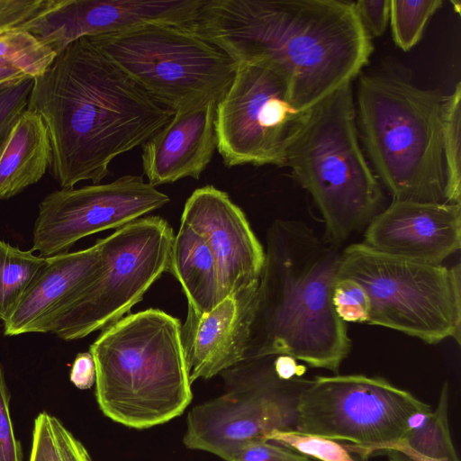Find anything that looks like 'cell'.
Listing matches in <instances>:
<instances>
[{
    "instance_id": "obj_1",
    "label": "cell",
    "mask_w": 461,
    "mask_h": 461,
    "mask_svg": "<svg viewBox=\"0 0 461 461\" xmlns=\"http://www.w3.org/2000/svg\"><path fill=\"white\" fill-rule=\"evenodd\" d=\"M188 27L238 63L275 69L299 112L351 82L373 51L348 1L204 0Z\"/></svg>"
},
{
    "instance_id": "obj_2",
    "label": "cell",
    "mask_w": 461,
    "mask_h": 461,
    "mask_svg": "<svg viewBox=\"0 0 461 461\" xmlns=\"http://www.w3.org/2000/svg\"><path fill=\"white\" fill-rule=\"evenodd\" d=\"M27 109L47 126L50 172L61 189L81 181L100 184L116 157L142 146L175 114L90 37L71 42L34 78Z\"/></svg>"
},
{
    "instance_id": "obj_3",
    "label": "cell",
    "mask_w": 461,
    "mask_h": 461,
    "mask_svg": "<svg viewBox=\"0 0 461 461\" xmlns=\"http://www.w3.org/2000/svg\"><path fill=\"white\" fill-rule=\"evenodd\" d=\"M340 258L306 223L272 222L244 359L288 355L338 372L351 348L331 299Z\"/></svg>"
},
{
    "instance_id": "obj_4",
    "label": "cell",
    "mask_w": 461,
    "mask_h": 461,
    "mask_svg": "<svg viewBox=\"0 0 461 461\" xmlns=\"http://www.w3.org/2000/svg\"><path fill=\"white\" fill-rule=\"evenodd\" d=\"M178 319L158 309L127 315L89 348L102 412L144 429L180 416L193 399Z\"/></svg>"
},
{
    "instance_id": "obj_5",
    "label": "cell",
    "mask_w": 461,
    "mask_h": 461,
    "mask_svg": "<svg viewBox=\"0 0 461 461\" xmlns=\"http://www.w3.org/2000/svg\"><path fill=\"white\" fill-rule=\"evenodd\" d=\"M351 82L303 112L286 140L284 166L315 202L325 239L339 247L366 227L383 201L360 148Z\"/></svg>"
},
{
    "instance_id": "obj_6",
    "label": "cell",
    "mask_w": 461,
    "mask_h": 461,
    "mask_svg": "<svg viewBox=\"0 0 461 461\" xmlns=\"http://www.w3.org/2000/svg\"><path fill=\"white\" fill-rule=\"evenodd\" d=\"M361 138L393 201L448 203L442 152L444 95L393 77L363 76Z\"/></svg>"
},
{
    "instance_id": "obj_7",
    "label": "cell",
    "mask_w": 461,
    "mask_h": 461,
    "mask_svg": "<svg viewBox=\"0 0 461 461\" xmlns=\"http://www.w3.org/2000/svg\"><path fill=\"white\" fill-rule=\"evenodd\" d=\"M460 264L447 267L377 252L363 243L341 251L337 277L350 278L366 291L367 323L417 338L428 344L446 339L460 343Z\"/></svg>"
},
{
    "instance_id": "obj_8",
    "label": "cell",
    "mask_w": 461,
    "mask_h": 461,
    "mask_svg": "<svg viewBox=\"0 0 461 461\" xmlns=\"http://www.w3.org/2000/svg\"><path fill=\"white\" fill-rule=\"evenodd\" d=\"M90 38L147 94L175 113L219 101L239 65L188 25L151 23Z\"/></svg>"
},
{
    "instance_id": "obj_9",
    "label": "cell",
    "mask_w": 461,
    "mask_h": 461,
    "mask_svg": "<svg viewBox=\"0 0 461 461\" xmlns=\"http://www.w3.org/2000/svg\"><path fill=\"white\" fill-rule=\"evenodd\" d=\"M174 237L167 221L147 216L97 240L102 266L96 276L35 332L75 340L122 319L162 274L168 272Z\"/></svg>"
},
{
    "instance_id": "obj_10",
    "label": "cell",
    "mask_w": 461,
    "mask_h": 461,
    "mask_svg": "<svg viewBox=\"0 0 461 461\" xmlns=\"http://www.w3.org/2000/svg\"><path fill=\"white\" fill-rule=\"evenodd\" d=\"M429 404L379 376H316L302 391L295 430L348 441L364 459L394 446L431 411Z\"/></svg>"
},
{
    "instance_id": "obj_11",
    "label": "cell",
    "mask_w": 461,
    "mask_h": 461,
    "mask_svg": "<svg viewBox=\"0 0 461 461\" xmlns=\"http://www.w3.org/2000/svg\"><path fill=\"white\" fill-rule=\"evenodd\" d=\"M274 356L244 359L222 371L224 393L187 414L184 445L230 461L249 441L295 430L299 396L308 379L279 378Z\"/></svg>"
},
{
    "instance_id": "obj_12",
    "label": "cell",
    "mask_w": 461,
    "mask_h": 461,
    "mask_svg": "<svg viewBox=\"0 0 461 461\" xmlns=\"http://www.w3.org/2000/svg\"><path fill=\"white\" fill-rule=\"evenodd\" d=\"M302 113L275 69L261 62L239 63L216 105L217 150L223 164L284 167L285 143Z\"/></svg>"
},
{
    "instance_id": "obj_13",
    "label": "cell",
    "mask_w": 461,
    "mask_h": 461,
    "mask_svg": "<svg viewBox=\"0 0 461 461\" xmlns=\"http://www.w3.org/2000/svg\"><path fill=\"white\" fill-rule=\"evenodd\" d=\"M169 201L142 176L133 175L107 184L54 191L39 203L32 249L43 258L69 252L79 240L119 229Z\"/></svg>"
},
{
    "instance_id": "obj_14",
    "label": "cell",
    "mask_w": 461,
    "mask_h": 461,
    "mask_svg": "<svg viewBox=\"0 0 461 461\" xmlns=\"http://www.w3.org/2000/svg\"><path fill=\"white\" fill-rule=\"evenodd\" d=\"M204 0H48L20 29L59 54L84 37L110 34L151 23L187 25Z\"/></svg>"
},
{
    "instance_id": "obj_15",
    "label": "cell",
    "mask_w": 461,
    "mask_h": 461,
    "mask_svg": "<svg viewBox=\"0 0 461 461\" xmlns=\"http://www.w3.org/2000/svg\"><path fill=\"white\" fill-rule=\"evenodd\" d=\"M181 221L201 234L214 256L223 299L259 282L265 250L244 212L213 185L195 189Z\"/></svg>"
},
{
    "instance_id": "obj_16",
    "label": "cell",
    "mask_w": 461,
    "mask_h": 461,
    "mask_svg": "<svg viewBox=\"0 0 461 461\" xmlns=\"http://www.w3.org/2000/svg\"><path fill=\"white\" fill-rule=\"evenodd\" d=\"M362 243L392 257L442 265L460 249L461 204L393 201L366 227Z\"/></svg>"
},
{
    "instance_id": "obj_17",
    "label": "cell",
    "mask_w": 461,
    "mask_h": 461,
    "mask_svg": "<svg viewBox=\"0 0 461 461\" xmlns=\"http://www.w3.org/2000/svg\"><path fill=\"white\" fill-rule=\"evenodd\" d=\"M258 283L228 295L209 312L187 308L181 338L192 384L212 378L244 360Z\"/></svg>"
},
{
    "instance_id": "obj_18",
    "label": "cell",
    "mask_w": 461,
    "mask_h": 461,
    "mask_svg": "<svg viewBox=\"0 0 461 461\" xmlns=\"http://www.w3.org/2000/svg\"><path fill=\"white\" fill-rule=\"evenodd\" d=\"M216 100L179 110L142 146L148 183L155 187L185 177L199 179L217 149Z\"/></svg>"
},
{
    "instance_id": "obj_19",
    "label": "cell",
    "mask_w": 461,
    "mask_h": 461,
    "mask_svg": "<svg viewBox=\"0 0 461 461\" xmlns=\"http://www.w3.org/2000/svg\"><path fill=\"white\" fill-rule=\"evenodd\" d=\"M102 266L100 248L94 246L46 258L19 304L4 321V333H34L50 315L77 296Z\"/></svg>"
},
{
    "instance_id": "obj_20",
    "label": "cell",
    "mask_w": 461,
    "mask_h": 461,
    "mask_svg": "<svg viewBox=\"0 0 461 461\" xmlns=\"http://www.w3.org/2000/svg\"><path fill=\"white\" fill-rule=\"evenodd\" d=\"M51 162L52 147L47 126L38 113L26 108L0 151V201L10 199L39 182Z\"/></svg>"
},
{
    "instance_id": "obj_21",
    "label": "cell",
    "mask_w": 461,
    "mask_h": 461,
    "mask_svg": "<svg viewBox=\"0 0 461 461\" xmlns=\"http://www.w3.org/2000/svg\"><path fill=\"white\" fill-rule=\"evenodd\" d=\"M180 283L188 307L206 313L223 300L218 268L205 239L181 221L174 237L169 269Z\"/></svg>"
},
{
    "instance_id": "obj_22",
    "label": "cell",
    "mask_w": 461,
    "mask_h": 461,
    "mask_svg": "<svg viewBox=\"0 0 461 461\" xmlns=\"http://www.w3.org/2000/svg\"><path fill=\"white\" fill-rule=\"evenodd\" d=\"M55 57V52L24 30H0V91L33 80Z\"/></svg>"
},
{
    "instance_id": "obj_23",
    "label": "cell",
    "mask_w": 461,
    "mask_h": 461,
    "mask_svg": "<svg viewBox=\"0 0 461 461\" xmlns=\"http://www.w3.org/2000/svg\"><path fill=\"white\" fill-rule=\"evenodd\" d=\"M448 393V384L445 383L436 409L419 426L411 429L402 439L389 448L399 447L430 458L459 461L449 429Z\"/></svg>"
},
{
    "instance_id": "obj_24",
    "label": "cell",
    "mask_w": 461,
    "mask_h": 461,
    "mask_svg": "<svg viewBox=\"0 0 461 461\" xmlns=\"http://www.w3.org/2000/svg\"><path fill=\"white\" fill-rule=\"evenodd\" d=\"M32 249L22 250L0 240V321L9 317L46 263Z\"/></svg>"
},
{
    "instance_id": "obj_25",
    "label": "cell",
    "mask_w": 461,
    "mask_h": 461,
    "mask_svg": "<svg viewBox=\"0 0 461 461\" xmlns=\"http://www.w3.org/2000/svg\"><path fill=\"white\" fill-rule=\"evenodd\" d=\"M461 84L444 95L442 112V152L448 203L461 204Z\"/></svg>"
},
{
    "instance_id": "obj_26",
    "label": "cell",
    "mask_w": 461,
    "mask_h": 461,
    "mask_svg": "<svg viewBox=\"0 0 461 461\" xmlns=\"http://www.w3.org/2000/svg\"><path fill=\"white\" fill-rule=\"evenodd\" d=\"M442 4L441 0H391L389 20L394 43L403 51L413 48Z\"/></svg>"
},
{
    "instance_id": "obj_27",
    "label": "cell",
    "mask_w": 461,
    "mask_h": 461,
    "mask_svg": "<svg viewBox=\"0 0 461 461\" xmlns=\"http://www.w3.org/2000/svg\"><path fill=\"white\" fill-rule=\"evenodd\" d=\"M293 451L319 461H361L339 441L296 430H274L265 437Z\"/></svg>"
},
{
    "instance_id": "obj_28",
    "label": "cell",
    "mask_w": 461,
    "mask_h": 461,
    "mask_svg": "<svg viewBox=\"0 0 461 461\" xmlns=\"http://www.w3.org/2000/svg\"><path fill=\"white\" fill-rule=\"evenodd\" d=\"M331 299L335 312L342 321L367 323L370 313L369 299L357 282L350 278L337 277Z\"/></svg>"
},
{
    "instance_id": "obj_29",
    "label": "cell",
    "mask_w": 461,
    "mask_h": 461,
    "mask_svg": "<svg viewBox=\"0 0 461 461\" xmlns=\"http://www.w3.org/2000/svg\"><path fill=\"white\" fill-rule=\"evenodd\" d=\"M0 461H23L10 413V393L0 363Z\"/></svg>"
},
{
    "instance_id": "obj_30",
    "label": "cell",
    "mask_w": 461,
    "mask_h": 461,
    "mask_svg": "<svg viewBox=\"0 0 461 461\" xmlns=\"http://www.w3.org/2000/svg\"><path fill=\"white\" fill-rule=\"evenodd\" d=\"M33 80L0 91V151L16 120L27 108Z\"/></svg>"
},
{
    "instance_id": "obj_31",
    "label": "cell",
    "mask_w": 461,
    "mask_h": 461,
    "mask_svg": "<svg viewBox=\"0 0 461 461\" xmlns=\"http://www.w3.org/2000/svg\"><path fill=\"white\" fill-rule=\"evenodd\" d=\"M230 461H314L277 443L256 439L244 444Z\"/></svg>"
},
{
    "instance_id": "obj_32",
    "label": "cell",
    "mask_w": 461,
    "mask_h": 461,
    "mask_svg": "<svg viewBox=\"0 0 461 461\" xmlns=\"http://www.w3.org/2000/svg\"><path fill=\"white\" fill-rule=\"evenodd\" d=\"M51 418V414L42 411L34 419L29 461H62Z\"/></svg>"
},
{
    "instance_id": "obj_33",
    "label": "cell",
    "mask_w": 461,
    "mask_h": 461,
    "mask_svg": "<svg viewBox=\"0 0 461 461\" xmlns=\"http://www.w3.org/2000/svg\"><path fill=\"white\" fill-rule=\"evenodd\" d=\"M48 0H0V30L21 28L37 16Z\"/></svg>"
},
{
    "instance_id": "obj_34",
    "label": "cell",
    "mask_w": 461,
    "mask_h": 461,
    "mask_svg": "<svg viewBox=\"0 0 461 461\" xmlns=\"http://www.w3.org/2000/svg\"><path fill=\"white\" fill-rule=\"evenodd\" d=\"M353 5L368 35L381 36L389 23L391 0H360Z\"/></svg>"
},
{
    "instance_id": "obj_35",
    "label": "cell",
    "mask_w": 461,
    "mask_h": 461,
    "mask_svg": "<svg viewBox=\"0 0 461 461\" xmlns=\"http://www.w3.org/2000/svg\"><path fill=\"white\" fill-rule=\"evenodd\" d=\"M51 421L62 461H92L85 446L58 418L52 415Z\"/></svg>"
},
{
    "instance_id": "obj_36",
    "label": "cell",
    "mask_w": 461,
    "mask_h": 461,
    "mask_svg": "<svg viewBox=\"0 0 461 461\" xmlns=\"http://www.w3.org/2000/svg\"><path fill=\"white\" fill-rule=\"evenodd\" d=\"M70 382L78 389H89L95 383V366L89 352L77 355L70 374Z\"/></svg>"
},
{
    "instance_id": "obj_37",
    "label": "cell",
    "mask_w": 461,
    "mask_h": 461,
    "mask_svg": "<svg viewBox=\"0 0 461 461\" xmlns=\"http://www.w3.org/2000/svg\"><path fill=\"white\" fill-rule=\"evenodd\" d=\"M273 366L276 375L283 380L302 377L306 370L304 366L297 363V359L288 355L274 356Z\"/></svg>"
},
{
    "instance_id": "obj_38",
    "label": "cell",
    "mask_w": 461,
    "mask_h": 461,
    "mask_svg": "<svg viewBox=\"0 0 461 461\" xmlns=\"http://www.w3.org/2000/svg\"><path fill=\"white\" fill-rule=\"evenodd\" d=\"M380 454L385 455L390 461H443L417 455L402 447H392L382 451Z\"/></svg>"
}]
</instances>
